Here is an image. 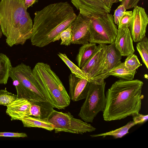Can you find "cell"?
Returning <instances> with one entry per match:
<instances>
[{
  "mask_svg": "<svg viewBox=\"0 0 148 148\" xmlns=\"http://www.w3.org/2000/svg\"><path fill=\"white\" fill-rule=\"evenodd\" d=\"M12 67L9 58L4 54L0 53V84L7 83Z\"/></svg>",
  "mask_w": 148,
  "mask_h": 148,
  "instance_id": "21",
  "label": "cell"
},
{
  "mask_svg": "<svg viewBox=\"0 0 148 148\" xmlns=\"http://www.w3.org/2000/svg\"><path fill=\"white\" fill-rule=\"evenodd\" d=\"M17 98V95L6 89L0 90V105L7 106Z\"/></svg>",
  "mask_w": 148,
  "mask_h": 148,
  "instance_id": "27",
  "label": "cell"
},
{
  "mask_svg": "<svg viewBox=\"0 0 148 148\" xmlns=\"http://www.w3.org/2000/svg\"><path fill=\"white\" fill-rule=\"evenodd\" d=\"M9 77L14 79L12 80L16 91L17 98H24L29 101H48L29 66L21 63L12 66Z\"/></svg>",
  "mask_w": 148,
  "mask_h": 148,
  "instance_id": "5",
  "label": "cell"
},
{
  "mask_svg": "<svg viewBox=\"0 0 148 148\" xmlns=\"http://www.w3.org/2000/svg\"><path fill=\"white\" fill-rule=\"evenodd\" d=\"M132 11H125L120 21L118 29L129 28L132 21Z\"/></svg>",
  "mask_w": 148,
  "mask_h": 148,
  "instance_id": "28",
  "label": "cell"
},
{
  "mask_svg": "<svg viewBox=\"0 0 148 148\" xmlns=\"http://www.w3.org/2000/svg\"><path fill=\"white\" fill-rule=\"evenodd\" d=\"M124 62L125 67L131 71H134L139 67L141 64L137 56L133 54L127 56Z\"/></svg>",
  "mask_w": 148,
  "mask_h": 148,
  "instance_id": "26",
  "label": "cell"
},
{
  "mask_svg": "<svg viewBox=\"0 0 148 148\" xmlns=\"http://www.w3.org/2000/svg\"><path fill=\"white\" fill-rule=\"evenodd\" d=\"M69 97L72 100L76 101L85 99L88 90L89 81L86 79L70 74L69 77Z\"/></svg>",
  "mask_w": 148,
  "mask_h": 148,
  "instance_id": "14",
  "label": "cell"
},
{
  "mask_svg": "<svg viewBox=\"0 0 148 148\" xmlns=\"http://www.w3.org/2000/svg\"><path fill=\"white\" fill-rule=\"evenodd\" d=\"M28 13L23 0L0 1V27L10 47L18 45L19 21Z\"/></svg>",
  "mask_w": 148,
  "mask_h": 148,
  "instance_id": "4",
  "label": "cell"
},
{
  "mask_svg": "<svg viewBox=\"0 0 148 148\" xmlns=\"http://www.w3.org/2000/svg\"><path fill=\"white\" fill-rule=\"evenodd\" d=\"M107 6L111 9L113 3L121 2L122 0H103Z\"/></svg>",
  "mask_w": 148,
  "mask_h": 148,
  "instance_id": "34",
  "label": "cell"
},
{
  "mask_svg": "<svg viewBox=\"0 0 148 148\" xmlns=\"http://www.w3.org/2000/svg\"><path fill=\"white\" fill-rule=\"evenodd\" d=\"M140 0H122L121 4L123 5L126 9L128 10L134 8Z\"/></svg>",
  "mask_w": 148,
  "mask_h": 148,
  "instance_id": "32",
  "label": "cell"
},
{
  "mask_svg": "<svg viewBox=\"0 0 148 148\" xmlns=\"http://www.w3.org/2000/svg\"><path fill=\"white\" fill-rule=\"evenodd\" d=\"M3 34L2 31L1 30V27H0V38L1 37Z\"/></svg>",
  "mask_w": 148,
  "mask_h": 148,
  "instance_id": "35",
  "label": "cell"
},
{
  "mask_svg": "<svg viewBox=\"0 0 148 148\" xmlns=\"http://www.w3.org/2000/svg\"><path fill=\"white\" fill-rule=\"evenodd\" d=\"M21 121L24 127L40 128L49 131L54 130L53 125L47 119H42L27 116L22 119Z\"/></svg>",
  "mask_w": 148,
  "mask_h": 148,
  "instance_id": "19",
  "label": "cell"
},
{
  "mask_svg": "<svg viewBox=\"0 0 148 148\" xmlns=\"http://www.w3.org/2000/svg\"><path fill=\"white\" fill-rule=\"evenodd\" d=\"M89 23L90 18L79 13L71 25V43L83 45L89 42Z\"/></svg>",
  "mask_w": 148,
  "mask_h": 148,
  "instance_id": "10",
  "label": "cell"
},
{
  "mask_svg": "<svg viewBox=\"0 0 148 148\" xmlns=\"http://www.w3.org/2000/svg\"><path fill=\"white\" fill-rule=\"evenodd\" d=\"M121 57L114 43L105 45V54L99 73L95 82H100L107 78L110 71L121 62Z\"/></svg>",
  "mask_w": 148,
  "mask_h": 148,
  "instance_id": "12",
  "label": "cell"
},
{
  "mask_svg": "<svg viewBox=\"0 0 148 148\" xmlns=\"http://www.w3.org/2000/svg\"><path fill=\"white\" fill-rule=\"evenodd\" d=\"M96 44L88 42L82 45L79 48L77 56L78 66L81 68L95 51Z\"/></svg>",
  "mask_w": 148,
  "mask_h": 148,
  "instance_id": "18",
  "label": "cell"
},
{
  "mask_svg": "<svg viewBox=\"0 0 148 148\" xmlns=\"http://www.w3.org/2000/svg\"><path fill=\"white\" fill-rule=\"evenodd\" d=\"M31 103L28 100L23 98H17L7 106L6 112L12 121L21 119L30 116Z\"/></svg>",
  "mask_w": 148,
  "mask_h": 148,
  "instance_id": "16",
  "label": "cell"
},
{
  "mask_svg": "<svg viewBox=\"0 0 148 148\" xmlns=\"http://www.w3.org/2000/svg\"><path fill=\"white\" fill-rule=\"evenodd\" d=\"M126 10L124 5L122 4L120 5L115 10L113 16L114 23L116 25H119L120 21Z\"/></svg>",
  "mask_w": 148,
  "mask_h": 148,
  "instance_id": "29",
  "label": "cell"
},
{
  "mask_svg": "<svg viewBox=\"0 0 148 148\" xmlns=\"http://www.w3.org/2000/svg\"><path fill=\"white\" fill-rule=\"evenodd\" d=\"M24 5L27 9L30 6H32L33 5L38 2V0H23Z\"/></svg>",
  "mask_w": 148,
  "mask_h": 148,
  "instance_id": "33",
  "label": "cell"
},
{
  "mask_svg": "<svg viewBox=\"0 0 148 148\" xmlns=\"http://www.w3.org/2000/svg\"><path fill=\"white\" fill-rule=\"evenodd\" d=\"M132 12L129 28L133 40L137 42L146 36L148 16L145 9L137 5L134 8Z\"/></svg>",
  "mask_w": 148,
  "mask_h": 148,
  "instance_id": "9",
  "label": "cell"
},
{
  "mask_svg": "<svg viewBox=\"0 0 148 148\" xmlns=\"http://www.w3.org/2000/svg\"><path fill=\"white\" fill-rule=\"evenodd\" d=\"M143 82L139 79H120L106 93V105L103 112L104 121L119 120L139 113L143 96Z\"/></svg>",
  "mask_w": 148,
  "mask_h": 148,
  "instance_id": "2",
  "label": "cell"
},
{
  "mask_svg": "<svg viewBox=\"0 0 148 148\" xmlns=\"http://www.w3.org/2000/svg\"><path fill=\"white\" fill-rule=\"evenodd\" d=\"M71 36L72 31L70 25L56 36L53 39V42L61 39V45L68 46L71 44Z\"/></svg>",
  "mask_w": 148,
  "mask_h": 148,
  "instance_id": "25",
  "label": "cell"
},
{
  "mask_svg": "<svg viewBox=\"0 0 148 148\" xmlns=\"http://www.w3.org/2000/svg\"><path fill=\"white\" fill-rule=\"evenodd\" d=\"M30 39L32 45L42 47L70 26L77 16L68 2L50 4L35 13Z\"/></svg>",
  "mask_w": 148,
  "mask_h": 148,
  "instance_id": "1",
  "label": "cell"
},
{
  "mask_svg": "<svg viewBox=\"0 0 148 148\" xmlns=\"http://www.w3.org/2000/svg\"><path fill=\"white\" fill-rule=\"evenodd\" d=\"M89 29V42L107 45L114 42L118 29L113 15L108 13L95 15L90 18Z\"/></svg>",
  "mask_w": 148,
  "mask_h": 148,
  "instance_id": "7",
  "label": "cell"
},
{
  "mask_svg": "<svg viewBox=\"0 0 148 148\" xmlns=\"http://www.w3.org/2000/svg\"><path fill=\"white\" fill-rule=\"evenodd\" d=\"M106 84L104 80L89 82L87 94L78 114L85 122H92L97 114L104 110L106 102L105 93Z\"/></svg>",
  "mask_w": 148,
  "mask_h": 148,
  "instance_id": "6",
  "label": "cell"
},
{
  "mask_svg": "<svg viewBox=\"0 0 148 148\" xmlns=\"http://www.w3.org/2000/svg\"><path fill=\"white\" fill-rule=\"evenodd\" d=\"M58 55L69 68L72 73L74 74L78 77L86 79L90 81L89 78L87 74L81 68L76 65L70 60L65 54L59 53Z\"/></svg>",
  "mask_w": 148,
  "mask_h": 148,
  "instance_id": "23",
  "label": "cell"
},
{
  "mask_svg": "<svg viewBox=\"0 0 148 148\" xmlns=\"http://www.w3.org/2000/svg\"><path fill=\"white\" fill-rule=\"evenodd\" d=\"M133 41L129 28L118 29L114 43L121 56H127L135 52Z\"/></svg>",
  "mask_w": 148,
  "mask_h": 148,
  "instance_id": "15",
  "label": "cell"
},
{
  "mask_svg": "<svg viewBox=\"0 0 148 148\" xmlns=\"http://www.w3.org/2000/svg\"><path fill=\"white\" fill-rule=\"evenodd\" d=\"M27 136L24 133L0 132V137L24 138Z\"/></svg>",
  "mask_w": 148,
  "mask_h": 148,
  "instance_id": "30",
  "label": "cell"
},
{
  "mask_svg": "<svg viewBox=\"0 0 148 148\" xmlns=\"http://www.w3.org/2000/svg\"><path fill=\"white\" fill-rule=\"evenodd\" d=\"M74 6L83 15L90 18L98 15L110 13L111 9L103 0H71Z\"/></svg>",
  "mask_w": 148,
  "mask_h": 148,
  "instance_id": "11",
  "label": "cell"
},
{
  "mask_svg": "<svg viewBox=\"0 0 148 148\" xmlns=\"http://www.w3.org/2000/svg\"><path fill=\"white\" fill-rule=\"evenodd\" d=\"M136 48L141 58L143 63L148 69V40L145 37L137 42Z\"/></svg>",
  "mask_w": 148,
  "mask_h": 148,
  "instance_id": "24",
  "label": "cell"
},
{
  "mask_svg": "<svg viewBox=\"0 0 148 148\" xmlns=\"http://www.w3.org/2000/svg\"><path fill=\"white\" fill-rule=\"evenodd\" d=\"M136 124L134 121L129 122L125 125L115 130L110 131L106 133L90 135L92 137L98 136L105 137L106 136H113L114 138L117 139L121 138L129 133V130L133 126Z\"/></svg>",
  "mask_w": 148,
  "mask_h": 148,
  "instance_id": "22",
  "label": "cell"
},
{
  "mask_svg": "<svg viewBox=\"0 0 148 148\" xmlns=\"http://www.w3.org/2000/svg\"><path fill=\"white\" fill-rule=\"evenodd\" d=\"M47 120L53 125L56 133L65 132L82 134L96 129L90 124L74 118L69 112L64 113L54 110Z\"/></svg>",
  "mask_w": 148,
  "mask_h": 148,
  "instance_id": "8",
  "label": "cell"
},
{
  "mask_svg": "<svg viewBox=\"0 0 148 148\" xmlns=\"http://www.w3.org/2000/svg\"><path fill=\"white\" fill-rule=\"evenodd\" d=\"M34 76L48 101L58 109L68 106L70 99L58 77L47 64L38 62L32 69Z\"/></svg>",
  "mask_w": 148,
  "mask_h": 148,
  "instance_id": "3",
  "label": "cell"
},
{
  "mask_svg": "<svg viewBox=\"0 0 148 148\" xmlns=\"http://www.w3.org/2000/svg\"><path fill=\"white\" fill-rule=\"evenodd\" d=\"M31 103L30 116L42 119H47L54 110V106L48 101H30Z\"/></svg>",
  "mask_w": 148,
  "mask_h": 148,
  "instance_id": "17",
  "label": "cell"
},
{
  "mask_svg": "<svg viewBox=\"0 0 148 148\" xmlns=\"http://www.w3.org/2000/svg\"><path fill=\"white\" fill-rule=\"evenodd\" d=\"M136 70L132 71L127 69L125 66L124 62H121L112 69L109 72V76H112L127 80L134 79Z\"/></svg>",
  "mask_w": 148,
  "mask_h": 148,
  "instance_id": "20",
  "label": "cell"
},
{
  "mask_svg": "<svg viewBox=\"0 0 148 148\" xmlns=\"http://www.w3.org/2000/svg\"><path fill=\"white\" fill-rule=\"evenodd\" d=\"M133 121L136 124H141L147 121L148 119V115H144L139 113L133 114Z\"/></svg>",
  "mask_w": 148,
  "mask_h": 148,
  "instance_id": "31",
  "label": "cell"
},
{
  "mask_svg": "<svg viewBox=\"0 0 148 148\" xmlns=\"http://www.w3.org/2000/svg\"><path fill=\"white\" fill-rule=\"evenodd\" d=\"M106 45L99 44L92 56L81 68L88 75L90 81H95L99 73L105 54Z\"/></svg>",
  "mask_w": 148,
  "mask_h": 148,
  "instance_id": "13",
  "label": "cell"
}]
</instances>
